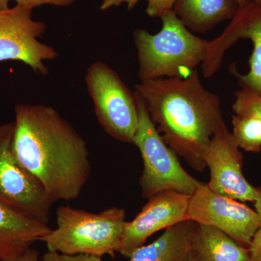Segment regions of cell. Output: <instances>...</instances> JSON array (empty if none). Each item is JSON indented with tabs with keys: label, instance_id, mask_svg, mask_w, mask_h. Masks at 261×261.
Instances as JSON below:
<instances>
[{
	"label": "cell",
	"instance_id": "9",
	"mask_svg": "<svg viewBox=\"0 0 261 261\" xmlns=\"http://www.w3.org/2000/svg\"><path fill=\"white\" fill-rule=\"evenodd\" d=\"M187 220L218 228L247 249L261 227L256 211L240 201L216 193L205 184L190 195Z\"/></svg>",
	"mask_w": 261,
	"mask_h": 261
},
{
	"label": "cell",
	"instance_id": "28",
	"mask_svg": "<svg viewBox=\"0 0 261 261\" xmlns=\"http://www.w3.org/2000/svg\"><path fill=\"white\" fill-rule=\"evenodd\" d=\"M236 1L239 5V8L245 6V5L251 3V0H236Z\"/></svg>",
	"mask_w": 261,
	"mask_h": 261
},
{
	"label": "cell",
	"instance_id": "21",
	"mask_svg": "<svg viewBox=\"0 0 261 261\" xmlns=\"http://www.w3.org/2000/svg\"><path fill=\"white\" fill-rule=\"evenodd\" d=\"M17 5L34 10L42 5H54L57 7H68L74 4L77 0H13Z\"/></svg>",
	"mask_w": 261,
	"mask_h": 261
},
{
	"label": "cell",
	"instance_id": "26",
	"mask_svg": "<svg viewBox=\"0 0 261 261\" xmlns=\"http://www.w3.org/2000/svg\"><path fill=\"white\" fill-rule=\"evenodd\" d=\"M186 261H202L200 258V257L195 253V252L192 251V253L190 254V256L187 259Z\"/></svg>",
	"mask_w": 261,
	"mask_h": 261
},
{
	"label": "cell",
	"instance_id": "8",
	"mask_svg": "<svg viewBox=\"0 0 261 261\" xmlns=\"http://www.w3.org/2000/svg\"><path fill=\"white\" fill-rule=\"evenodd\" d=\"M32 10L15 5L0 12V63L19 61L34 72L48 74L45 62L58 58L54 47L39 40L47 25L32 18Z\"/></svg>",
	"mask_w": 261,
	"mask_h": 261
},
{
	"label": "cell",
	"instance_id": "25",
	"mask_svg": "<svg viewBox=\"0 0 261 261\" xmlns=\"http://www.w3.org/2000/svg\"><path fill=\"white\" fill-rule=\"evenodd\" d=\"M13 0H0V12L9 9L10 2Z\"/></svg>",
	"mask_w": 261,
	"mask_h": 261
},
{
	"label": "cell",
	"instance_id": "14",
	"mask_svg": "<svg viewBox=\"0 0 261 261\" xmlns=\"http://www.w3.org/2000/svg\"><path fill=\"white\" fill-rule=\"evenodd\" d=\"M195 226L194 221L185 220L166 228L153 243L137 249L129 261H186L193 251L192 239Z\"/></svg>",
	"mask_w": 261,
	"mask_h": 261
},
{
	"label": "cell",
	"instance_id": "17",
	"mask_svg": "<svg viewBox=\"0 0 261 261\" xmlns=\"http://www.w3.org/2000/svg\"><path fill=\"white\" fill-rule=\"evenodd\" d=\"M233 140L240 148L257 152L261 149V119L256 117H232Z\"/></svg>",
	"mask_w": 261,
	"mask_h": 261
},
{
	"label": "cell",
	"instance_id": "29",
	"mask_svg": "<svg viewBox=\"0 0 261 261\" xmlns=\"http://www.w3.org/2000/svg\"><path fill=\"white\" fill-rule=\"evenodd\" d=\"M251 3L257 5V6L261 7V0H251Z\"/></svg>",
	"mask_w": 261,
	"mask_h": 261
},
{
	"label": "cell",
	"instance_id": "18",
	"mask_svg": "<svg viewBox=\"0 0 261 261\" xmlns=\"http://www.w3.org/2000/svg\"><path fill=\"white\" fill-rule=\"evenodd\" d=\"M232 109L236 116L256 117L261 119V96L241 89L234 93Z\"/></svg>",
	"mask_w": 261,
	"mask_h": 261
},
{
	"label": "cell",
	"instance_id": "16",
	"mask_svg": "<svg viewBox=\"0 0 261 261\" xmlns=\"http://www.w3.org/2000/svg\"><path fill=\"white\" fill-rule=\"evenodd\" d=\"M192 243L202 261H251L248 249L213 226L196 224Z\"/></svg>",
	"mask_w": 261,
	"mask_h": 261
},
{
	"label": "cell",
	"instance_id": "22",
	"mask_svg": "<svg viewBox=\"0 0 261 261\" xmlns=\"http://www.w3.org/2000/svg\"><path fill=\"white\" fill-rule=\"evenodd\" d=\"M248 251L251 261H261V227L254 235Z\"/></svg>",
	"mask_w": 261,
	"mask_h": 261
},
{
	"label": "cell",
	"instance_id": "7",
	"mask_svg": "<svg viewBox=\"0 0 261 261\" xmlns=\"http://www.w3.org/2000/svg\"><path fill=\"white\" fill-rule=\"evenodd\" d=\"M14 122L0 125V202L47 224L55 203L13 151Z\"/></svg>",
	"mask_w": 261,
	"mask_h": 261
},
{
	"label": "cell",
	"instance_id": "12",
	"mask_svg": "<svg viewBox=\"0 0 261 261\" xmlns=\"http://www.w3.org/2000/svg\"><path fill=\"white\" fill-rule=\"evenodd\" d=\"M190 195L163 191L148 199L132 221H127L118 252L129 258L154 233L187 220Z\"/></svg>",
	"mask_w": 261,
	"mask_h": 261
},
{
	"label": "cell",
	"instance_id": "27",
	"mask_svg": "<svg viewBox=\"0 0 261 261\" xmlns=\"http://www.w3.org/2000/svg\"><path fill=\"white\" fill-rule=\"evenodd\" d=\"M255 211L257 213V214L260 216L261 221V199H259L255 202Z\"/></svg>",
	"mask_w": 261,
	"mask_h": 261
},
{
	"label": "cell",
	"instance_id": "23",
	"mask_svg": "<svg viewBox=\"0 0 261 261\" xmlns=\"http://www.w3.org/2000/svg\"><path fill=\"white\" fill-rule=\"evenodd\" d=\"M140 0H103L100 5V10L102 11L114 8L119 7L120 5L126 4L128 10H133L135 8Z\"/></svg>",
	"mask_w": 261,
	"mask_h": 261
},
{
	"label": "cell",
	"instance_id": "2",
	"mask_svg": "<svg viewBox=\"0 0 261 261\" xmlns=\"http://www.w3.org/2000/svg\"><path fill=\"white\" fill-rule=\"evenodd\" d=\"M135 89L168 147L196 171H204L207 145L226 126L219 96L203 87L196 70L186 78L147 81Z\"/></svg>",
	"mask_w": 261,
	"mask_h": 261
},
{
	"label": "cell",
	"instance_id": "24",
	"mask_svg": "<svg viewBox=\"0 0 261 261\" xmlns=\"http://www.w3.org/2000/svg\"><path fill=\"white\" fill-rule=\"evenodd\" d=\"M6 261H41V259L37 250L31 247L18 257Z\"/></svg>",
	"mask_w": 261,
	"mask_h": 261
},
{
	"label": "cell",
	"instance_id": "5",
	"mask_svg": "<svg viewBox=\"0 0 261 261\" xmlns=\"http://www.w3.org/2000/svg\"><path fill=\"white\" fill-rule=\"evenodd\" d=\"M139 123L134 145L140 151L144 169L140 179L142 196L149 199L163 191L191 195L202 185L187 172L172 150L163 140L147 111L145 103L135 92Z\"/></svg>",
	"mask_w": 261,
	"mask_h": 261
},
{
	"label": "cell",
	"instance_id": "4",
	"mask_svg": "<svg viewBox=\"0 0 261 261\" xmlns=\"http://www.w3.org/2000/svg\"><path fill=\"white\" fill-rule=\"evenodd\" d=\"M126 222V213L119 207L95 214L61 205L56 211V228L41 242L47 251L113 256L119 250Z\"/></svg>",
	"mask_w": 261,
	"mask_h": 261
},
{
	"label": "cell",
	"instance_id": "19",
	"mask_svg": "<svg viewBox=\"0 0 261 261\" xmlns=\"http://www.w3.org/2000/svg\"><path fill=\"white\" fill-rule=\"evenodd\" d=\"M41 261H102V257L84 254L67 255L61 252L47 251L43 255Z\"/></svg>",
	"mask_w": 261,
	"mask_h": 261
},
{
	"label": "cell",
	"instance_id": "11",
	"mask_svg": "<svg viewBox=\"0 0 261 261\" xmlns=\"http://www.w3.org/2000/svg\"><path fill=\"white\" fill-rule=\"evenodd\" d=\"M204 161L210 169L207 185L212 191L240 202H255L261 199V190L250 185L244 176L243 154L227 126L211 139Z\"/></svg>",
	"mask_w": 261,
	"mask_h": 261
},
{
	"label": "cell",
	"instance_id": "13",
	"mask_svg": "<svg viewBox=\"0 0 261 261\" xmlns=\"http://www.w3.org/2000/svg\"><path fill=\"white\" fill-rule=\"evenodd\" d=\"M50 230L47 224L0 202V261L18 257Z\"/></svg>",
	"mask_w": 261,
	"mask_h": 261
},
{
	"label": "cell",
	"instance_id": "10",
	"mask_svg": "<svg viewBox=\"0 0 261 261\" xmlns=\"http://www.w3.org/2000/svg\"><path fill=\"white\" fill-rule=\"evenodd\" d=\"M241 39H250L253 44L250 70L245 75L234 71L243 89L261 96V7L250 3L239 8L224 32L209 43L208 53L202 64L206 78L212 76L222 64L225 53Z\"/></svg>",
	"mask_w": 261,
	"mask_h": 261
},
{
	"label": "cell",
	"instance_id": "15",
	"mask_svg": "<svg viewBox=\"0 0 261 261\" xmlns=\"http://www.w3.org/2000/svg\"><path fill=\"white\" fill-rule=\"evenodd\" d=\"M236 0H176L173 13L189 30L205 33L238 13Z\"/></svg>",
	"mask_w": 261,
	"mask_h": 261
},
{
	"label": "cell",
	"instance_id": "3",
	"mask_svg": "<svg viewBox=\"0 0 261 261\" xmlns=\"http://www.w3.org/2000/svg\"><path fill=\"white\" fill-rule=\"evenodd\" d=\"M162 28L152 34L145 29L134 32L140 82L186 78L207 58L210 41L192 34L173 10L161 15Z\"/></svg>",
	"mask_w": 261,
	"mask_h": 261
},
{
	"label": "cell",
	"instance_id": "6",
	"mask_svg": "<svg viewBox=\"0 0 261 261\" xmlns=\"http://www.w3.org/2000/svg\"><path fill=\"white\" fill-rule=\"evenodd\" d=\"M85 83L103 129L115 140L133 144L139 123L135 92L102 61L89 65Z\"/></svg>",
	"mask_w": 261,
	"mask_h": 261
},
{
	"label": "cell",
	"instance_id": "1",
	"mask_svg": "<svg viewBox=\"0 0 261 261\" xmlns=\"http://www.w3.org/2000/svg\"><path fill=\"white\" fill-rule=\"evenodd\" d=\"M13 151L56 202L78 198L92 171L87 144L51 106L18 104L15 108Z\"/></svg>",
	"mask_w": 261,
	"mask_h": 261
},
{
	"label": "cell",
	"instance_id": "20",
	"mask_svg": "<svg viewBox=\"0 0 261 261\" xmlns=\"http://www.w3.org/2000/svg\"><path fill=\"white\" fill-rule=\"evenodd\" d=\"M147 2L146 13L151 18H161V15L173 10L176 0H145Z\"/></svg>",
	"mask_w": 261,
	"mask_h": 261
}]
</instances>
